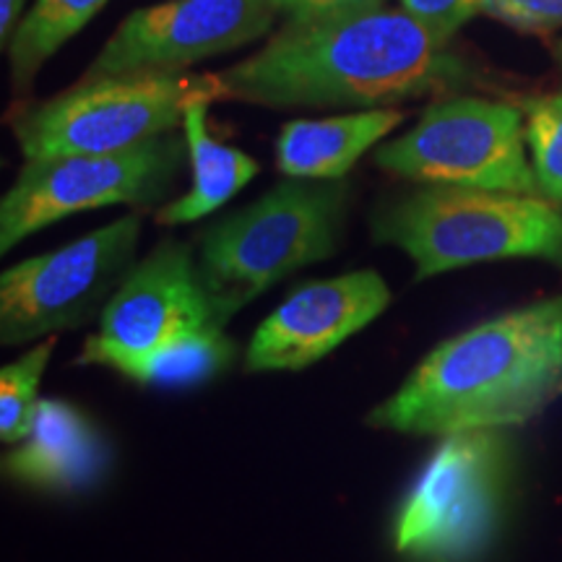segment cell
<instances>
[{"instance_id":"1","label":"cell","mask_w":562,"mask_h":562,"mask_svg":"<svg viewBox=\"0 0 562 562\" xmlns=\"http://www.w3.org/2000/svg\"><path fill=\"white\" fill-rule=\"evenodd\" d=\"M220 76L227 100L273 110L393 108L472 81L467 63L404 9L286 21L261 50Z\"/></svg>"},{"instance_id":"2","label":"cell","mask_w":562,"mask_h":562,"mask_svg":"<svg viewBox=\"0 0 562 562\" xmlns=\"http://www.w3.org/2000/svg\"><path fill=\"white\" fill-rule=\"evenodd\" d=\"M562 391V294L516 307L438 344L364 425L402 435L508 430Z\"/></svg>"},{"instance_id":"3","label":"cell","mask_w":562,"mask_h":562,"mask_svg":"<svg viewBox=\"0 0 562 562\" xmlns=\"http://www.w3.org/2000/svg\"><path fill=\"white\" fill-rule=\"evenodd\" d=\"M370 232L412 258L417 281L510 258L562 266V209L544 195L425 186L378 209Z\"/></svg>"},{"instance_id":"4","label":"cell","mask_w":562,"mask_h":562,"mask_svg":"<svg viewBox=\"0 0 562 562\" xmlns=\"http://www.w3.org/2000/svg\"><path fill=\"white\" fill-rule=\"evenodd\" d=\"M341 180H286L201 237L199 271L220 326L281 279L331 258L347 216Z\"/></svg>"},{"instance_id":"5","label":"cell","mask_w":562,"mask_h":562,"mask_svg":"<svg viewBox=\"0 0 562 562\" xmlns=\"http://www.w3.org/2000/svg\"><path fill=\"white\" fill-rule=\"evenodd\" d=\"M508 430L442 435L393 521V550L414 562H476L510 503Z\"/></svg>"},{"instance_id":"6","label":"cell","mask_w":562,"mask_h":562,"mask_svg":"<svg viewBox=\"0 0 562 562\" xmlns=\"http://www.w3.org/2000/svg\"><path fill=\"white\" fill-rule=\"evenodd\" d=\"M227 100L220 74H133L79 81L53 100L13 117L26 159L112 154L167 136L188 104Z\"/></svg>"},{"instance_id":"7","label":"cell","mask_w":562,"mask_h":562,"mask_svg":"<svg viewBox=\"0 0 562 562\" xmlns=\"http://www.w3.org/2000/svg\"><path fill=\"white\" fill-rule=\"evenodd\" d=\"M526 146L524 110L482 97H448L422 112L412 131L381 146L375 165L422 186L542 195Z\"/></svg>"},{"instance_id":"8","label":"cell","mask_w":562,"mask_h":562,"mask_svg":"<svg viewBox=\"0 0 562 562\" xmlns=\"http://www.w3.org/2000/svg\"><path fill=\"white\" fill-rule=\"evenodd\" d=\"M188 159L175 133L112 154L26 159L0 201V252L70 214L104 206H151L170 193Z\"/></svg>"},{"instance_id":"9","label":"cell","mask_w":562,"mask_h":562,"mask_svg":"<svg viewBox=\"0 0 562 562\" xmlns=\"http://www.w3.org/2000/svg\"><path fill=\"white\" fill-rule=\"evenodd\" d=\"M140 216L89 232L66 248L26 258L0 277V344L19 347L100 318L136 266Z\"/></svg>"},{"instance_id":"10","label":"cell","mask_w":562,"mask_h":562,"mask_svg":"<svg viewBox=\"0 0 562 562\" xmlns=\"http://www.w3.org/2000/svg\"><path fill=\"white\" fill-rule=\"evenodd\" d=\"M220 326L203 290L199 261L186 243L165 240L133 266L100 315V331L83 344L79 362L125 375L182 336Z\"/></svg>"},{"instance_id":"11","label":"cell","mask_w":562,"mask_h":562,"mask_svg":"<svg viewBox=\"0 0 562 562\" xmlns=\"http://www.w3.org/2000/svg\"><path fill=\"white\" fill-rule=\"evenodd\" d=\"M273 0H170L133 11L81 81L133 74H175L269 34Z\"/></svg>"},{"instance_id":"12","label":"cell","mask_w":562,"mask_h":562,"mask_svg":"<svg viewBox=\"0 0 562 562\" xmlns=\"http://www.w3.org/2000/svg\"><path fill=\"white\" fill-rule=\"evenodd\" d=\"M389 305V284L372 269L305 281L256 328L243 368L245 372L311 368L381 318Z\"/></svg>"},{"instance_id":"13","label":"cell","mask_w":562,"mask_h":562,"mask_svg":"<svg viewBox=\"0 0 562 562\" xmlns=\"http://www.w3.org/2000/svg\"><path fill=\"white\" fill-rule=\"evenodd\" d=\"M108 463V442L87 414L60 398H42L30 435L3 456V474L24 487L70 495L100 482Z\"/></svg>"},{"instance_id":"14","label":"cell","mask_w":562,"mask_h":562,"mask_svg":"<svg viewBox=\"0 0 562 562\" xmlns=\"http://www.w3.org/2000/svg\"><path fill=\"white\" fill-rule=\"evenodd\" d=\"M404 117L398 108H375L323 121H290L279 133L277 165L286 178L341 180Z\"/></svg>"},{"instance_id":"15","label":"cell","mask_w":562,"mask_h":562,"mask_svg":"<svg viewBox=\"0 0 562 562\" xmlns=\"http://www.w3.org/2000/svg\"><path fill=\"white\" fill-rule=\"evenodd\" d=\"M209 104L211 102L203 100L188 104L182 115V136H186L188 161H191V188L178 201L157 211L161 227H178V224H191L214 214L258 175L256 159L211 136L206 123Z\"/></svg>"},{"instance_id":"16","label":"cell","mask_w":562,"mask_h":562,"mask_svg":"<svg viewBox=\"0 0 562 562\" xmlns=\"http://www.w3.org/2000/svg\"><path fill=\"white\" fill-rule=\"evenodd\" d=\"M108 0H34L11 34V81L19 94L30 91L37 70L104 9Z\"/></svg>"},{"instance_id":"17","label":"cell","mask_w":562,"mask_h":562,"mask_svg":"<svg viewBox=\"0 0 562 562\" xmlns=\"http://www.w3.org/2000/svg\"><path fill=\"white\" fill-rule=\"evenodd\" d=\"M235 360L237 344L224 334V326H209L157 349L123 378L151 389H195L229 370Z\"/></svg>"},{"instance_id":"18","label":"cell","mask_w":562,"mask_h":562,"mask_svg":"<svg viewBox=\"0 0 562 562\" xmlns=\"http://www.w3.org/2000/svg\"><path fill=\"white\" fill-rule=\"evenodd\" d=\"M55 349V336H47L40 344L19 357L16 362L0 370V440L5 446H19L26 438L37 417L40 381L45 375Z\"/></svg>"},{"instance_id":"19","label":"cell","mask_w":562,"mask_h":562,"mask_svg":"<svg viewBox=\"0 0 562 562\" xmlns=\"http://www.w3.org/2000/svg\"><path fill=\"white\" fill-rule=\"evenodd\" d=\"M524 121L539 193L562 203V91L526 102Z\"/></svg>"},{"instance_id":"20","label":"cell","mask_w":562,"mask_h":562,"mask_svg":"<svg viewBox=\"0 0 562 562\" xmlns=\"http://www.w3.org/2000/svg\"><path fill=\"white\" fill-rule=\"evenodd\" d=\"M402 9L448 45L467 21L484 13V0H402Z\"/></svg>"},{"instance_id":"21","label":"cell","mask_w":562,"mask_h":562,"mask_svg":"<svg viewBox=\"0 0 562 562\" xmlns=\"http://www.w3.org/2000/svg\"><path fill=\"white\" fill-rule=\"evenodd\" d=\"M484 13L518 32L562 30V0H484Z\"/></svg>"},{"instance_id":"22","label":"cell","mask_w":562,"mask_h":562,"mask_svg":"<svg viewBox=\"0 0 562 562\" xmlns=\"http://www.w3.org/2000/svg\"><path fill=\"white\" fill-rule=\"evenodd\" d=\"M273 5L290 19V24H311V21L383 9V0H273Z\"/></svg>"},{"instance_id":"23","label":"cell","mask_w":562,"mask_h":562,"mask_svg":"<svg viewBox=\"0 0 562 562\" xmlns=\"http://www.w3.org/2000/svg\"><path fill=\"white\" fill-rule=\"evenodd\" d=\"M26 0H0V40L9 42Z\"/></svg>"},{"instance_id":"24","label":"cell","mask_w":562,"mask_h":562,"mask_svg":"<svg viewBox=\"0 0 562 562\" xmlns=\"http://www.w3.org/2000/svg\"><path fill=\"white\" fill-rule=\"evenodd\" d=\"M554 58H558V63L562 66V42H560L558 47H554Z\"/></svg>"}]
</instances>
